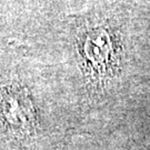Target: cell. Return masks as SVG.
<instances>
[{
	"mask_svg": "<svg viewBox=\"0 0 150 150\" xmlns=\"http://www.w3.org/2000/svg\"><path fill=\"white\" fill-rule=\"evenodd\" d=\"M0 120L10 130L28 134L36 126V111L27 93L9 88L0 93Z\"/></svg>",
	"mask_w": 150,
	"mask_h": 150,
	"instance_id": "6da1fadb",
	"label": "cell"
},
{
	"mask_svg": "<svg viewBox=\"0 0 150 150\" xmlns=\"http://www.w3.org/2000/svg\"><path fill=\"white\" fill-rule=\"evenodd\" d=\"M93 35H89L87 37V41L85 45L86 54L88 59L92 64H102L105 60H107L110 51V43L109 37L105 30H96Z\"/></svg>",
	"mask_w": 150,
	"mask_h": 150,
	"instance_id": "7a4b0ae2",
	"label": "cell"
}]
</instances>
